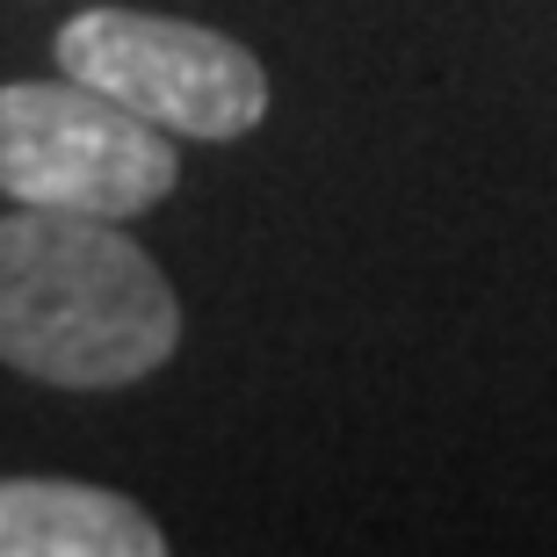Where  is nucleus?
<instances>
[{
  "label": "nucleus",
  "instance_id": "nucleus-3",
  "mask_svg": "<svg viewBox=\"0 0 557 557\" xmlns=\"http://www.w3.org/2000/svg\"><path fill=\"white\" fill-rule=\"evenodd\" d=\"M59 65L166 138H247L269 116V73L239 37L145 8H81L59 29Z\"/></svg>",
  "mask_w": 557,
  "mask_h": 557
},
{
  "label": "nucleus",
  "instance_id": "nucleus-2",
  "mask_svg": "<svg viewBox=\"0 0 557 557\" xmlns=\"http://www.w3.org/2000/svg\"><path fill=\"white\" fill-rule=\"evenodd\" d=\"M182 182V152L160 124L87 81H8L0 87V196L73 218H145Z\"/></svg>",
  "mask_w": 557,
  "mask_h": 557
},
{
  "label": "nucleus",
  "instance_id": "nucleus-4",
  "mask_svg": "<svg viewBox=\"0 0 557 557\" xmlns=\"http://www.w3.org/2000/svg\"><path fill=\"white\" fill-rule=\"evenodd\" d=\"M138 499L81 478H0V557H160Z\"/></svg>",
  "mask_w": 557,
  "mask_h": 557
},
{
  "label": "nucleus",
  "instance_id": "nucleus-1",
  "mask_svg": "<svg viewBox=\"0 0 557 557\" xmlns=\"http://www.w3.org/2000/svg\"><path fill=\"white\" fill-rule=\"evenodd\" d=\"M182 341L160 261L109 218L15 203L0 218V362L59 392H124Z\"/></svg>",
  "mask_w": 557,
  "mask_h": 557
}]
</instances>
